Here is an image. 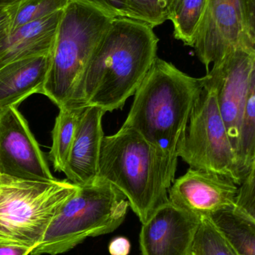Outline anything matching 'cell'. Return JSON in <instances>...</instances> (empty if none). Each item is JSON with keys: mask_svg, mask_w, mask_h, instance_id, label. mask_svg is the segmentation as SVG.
<instances>
[{"mask_svg": "<svg viewBox=\"0 0 255 255\" xmlns=\"http://www.w3.org/2000/svg\"><path fill=\"white\" fill-rule=\"evenodd\" d=\"M158 43L150 25L114 17L70 103L97 106L106 113L122 109L157 58Z\"/></svg>", "mask_w": 255, "mask_h": 255, "instance_id": "obj_1", "label": "cell"}, {"mask_svg": "<svg viewBox=\"0 0 255 255\" xmlns=\"http://www.w3.org/2000/svg\"><path fill=\"white\" fill-rule=\"evenodd\" d=\"M202 88L201 78L192 77L157 57L133 95L122 126L139 132L161 152L173 177L190 115Z\"/></svg>", "mask_w": 255, "mask_h": 255, "instance_id": "obj_2", "label": "cell"}, {"mask_svg": "<svg viewBox=\"0 0 255 255\" xmlns=\"http://www.w3.org/2000/svg\"><path fill=\"white\" fill-rule=\"evenodd\" d=\"M97 178L125 196L142 224L169 202V189L175 181L161 152L139 132L124 127L103 136Z\"/></svg>", "mask_w": 255, "mask_h": 255, "instance_id": "obj_3", "label": "cell"}, {"mask_svg": "<svg viewBox=\"0 0 255 255\" xmlns=\"http://www.w3.org/2000/svg\"><path fill=\"white\" fill-rule=\"evenodd\" d=\"M113 18L79 0H71L63 10L42 92L58 108L73 100Z\"/></svg>", "mask_w": 255, "mask_h": 255, "instance_id": "obj_4", "label": "cell"}, {"mask_svg": "<svg viewBox=\"0 0 255 255\" xmlns=\"http://www.w3.org/2000/svg\"><path fill=\"white\" fill-rule=\"evenodd\" d=\"M78 187L31 255L67 253L87 238L111 233L122 224L129 203L118 189L100 178Z\"/></svg>", "mask_w": 255, "mask_h": 255, "instance_id": "obj_5", "label": "cell"}, {"mask_svg": "<svg viewBox=\"0 0 255 255\" xmlns=\"http://www.w3.org/2000/svg\"><path fill=\"white\" fill-rule=\"evenodd\" d=\"M78 186L0 175V244L34 250Z\"/></svg>", "mask_w": 255, "mask_h": 255, "instance_id": "obj_6", "label": "cell"}, {"mask_svg": "<svg viewBox=\"0 0 255 255\" xmlns=\"http://www.w3.org/2000/svg\"><path fill=\"white\" fill-rule=\"evenodd\" d=\"M202 84L178 157L191 169L225 175L239 186L243 180L235 149L219 109L215 90L202 80Z\"/></svg>", "mask_w": 255, "mask_h": 255, "instance_id": "obj_7", "label": "cell"}, {"mask_svg": "<svg viewBox=\"0 0 255 255\" xmlns=\"http://www.w3.org/2000/svg\"><path fill=\"white\" fill-rule=\"evenodd\" d=\"M255 0H208L193 49L208 72L236 47L255 49Z\"/></svg>", "mask_w": 255, "mask_h": 255, "instance_id": "obj_8", "label": "cell"}, {"mask_svg": "<svg viewBox=\"0 0 255 255\" xmlns=\"http://www.w3.org/2000/svg\"><path fill=\"white\" fill-rule=\"evenodd\" d=\"M255 79V49H231L202 78L214 88L217 104L236 154L241 120L252 81Z\"/></svg>", "mask_w": 255, "mask_h": 255, "instance_id": "obj_9", "label": "cell"}, {"mask_svg": "<svg viewBox=\"0 0 255 255\" xmlns=\"http://www.w3.org/2000/svg\"><path fill=\"white\" fill-rule=\"evenodd\" d=\"M0 175L54 181L47 161L17 108L0 110Z\"/></svg>", "mask_w": 255, "mask_h": 255, "instance_id": "obj_10", "label": "cell"}, {"mask_svg": "<svg viewBox=\"0 0 255 255\" xmlns=\"http://www.w3.org/2000/svg\"><path fill=\"white\" fill-rule=\"evenodd\" d=\"M238 189V184L229 177L190 168L175 179L168 194L174 205L202 220L234 208Z\"/></svg>", "mask_w": 255, "mask_h": 255, "instance_id": "obj_11", "label": "cell"}, {"mask_svg": "<svg viewBox=\"0 0 255 255\" xmlns=\"http://www.w3.org/2000/svg\"><path fill=\"white\" fill-rule=\"evenodd\" d=\"M201 220L170 201L142 223L139 244L142 255H190Z\"/></svg>", "mask_w": 255, "mask_h": 255, "instance_id": "obj_12", "label": "cell"}, {"mask_svg": "<svg viewBox=\"0 0 255 255\" xmlns=\"http://www.w3.org/2000/svg\"><path fill=\"white\" fill-rule=\"evenodd\" d=\"M106 112L88 106L79 118L64 172L76 186L91 184L98 177L99 157L104 133L102 120Z\"/></svg>", "mask_w": 255, "mask_h": 255, "instance_id": "obj_13", "label": "cell"}, {"mask_svg": "<svg viewBox=\"0 0 255 255\" xmlns=\"http://www.w3.org/2000/svg\"><path fill=\"white\" fill-rule=\"evenodd\" d=\"M50 64V54L9 63L0 68V110L18 107L34 94H41Z\"/></svg>", "mask_w": 255, "mask_h": 255, "instance_id": "obj_14", "label": "cell"}, {"mask_svg": "<svg viewBox=\"0 0 255 255\" xmlns=\"http://www.w3.org/2000/svg\"><path fill=\"white\" fill-rule=\"evenodd\" d=\"M62 13L25 24L0 37V68L18 60L50 54Z\"/></svg>", "mask_w": 255, "mask_h": 255, "instance_id": "obj_15", "label": "cell"}, {"mask_svg": "<svg viewBox=\"0 0 255 255\" xmlns=\"http://www.w3.org/2000/svg\"><path fill=\"white\" fill-rule=\"evenodd\" d=\"M208 219L238 255H255V220L233 208L219 211Z\"/></svg>", "mask_w": 255, "mask_h": 255, "instance_id": "obj_16", "label": "cell"}, {"mask_svg": "<svg viewBox=\"0 0 255 255\" xmlns=\"http://www.w3.org/2000/svg\"><path fill=\"white\" fill-rule=\"evenodd\" d=\"M88 106L67 103L59 107L52 131V143L49 159L57 172L64 171L81 115Z\"/></svg>", "mask_w": 255, "mask_h": 255, "instance_id": "obj_17", "label": "cell"}, {"mask_svg": "<svg viewBox=\"0 0 255 255\" xmlns=\"http://www.w3.org/2000/svg\"><path fill=\"white\" fill-rule=\"evenodd\" d=\"M207 3L208 0H174L171 4L169 20L173 23L174 37L185 46L193 47Z\"/></svg>", "mask_w": 255, "mask_h": 255, "instance_id": "obj_18", "label": "cell"}, {"mask_svg": "<svg viewBox=\"0 0 255 255\" xmlns=\"http://www.w3.org/2000/svg\"><path fill=\"white\" fill-rule=\"evenodd\" d=\"M236 157L238 169L244 180L255 166V79L250 85L241 120Z\"/></svg>", "mask_w": 255, "mask_h": 255, "instance_id": "obj_19", "label": "cell"}, {"mask_svg": "<svg viewBox=\"0 0 255 255\" xmlns=\"http://www.w3.org/2000/svg\"><path fill=\"white\" fill-rule=\"evenodd\" d=\"M71 0H22L7 7L10 12V32L29 22L64 10Z\"/></svg>", "mask_w": 255, "mask_h": 255, "instance_id": "obj_20", "label": "cell"}, {"mask_svg": "<svg viewBox=\"0 0 255 255\" xmlns=\"http://www.w3.org/2000/svg\"><path fill=\"white\" fill-rule=\"evenodd\" d=\"M190 255H238L208 218L201 220Z\"/></svg>", "mask_w": 255, "mask_h": 255, "instance_id": "obj_21", "label": "cell"}, {"mask_svg": "<svg viewBox=\"0 0 255 255\" xmlns=\"http://www.w3.org/2000/svg\"><path fill=\"white\" fill-rule=\"evenodd\" d=\"M128 18L155 28L169 20V0H126Z\"/></svg>", "mask_w": 255, "mask_h": 255, "instance_id": "obj_22", "label": "cell"}, {"mask_svg": "<svg viewBox=\"0 0 255 255\" xmlns=\"http://www.w3.org/2000/svg\"><path fill=\"white\" fill-rule=\"evenodd\" d=\"M234 209L255 220V166L238 186Z\"/></svg>", "mask_w": 255, "mask_h": 255, "instance_id": "obj_23", "label": "cell"}, {"mask_svg": "<svg viewBox=\"0 0 255 255\" xmlns=\"http://www.w3.org/2000/svg\"><path fill=\"white\" fill-rule=\"evenodd\" d=\"M101 10L112 17H127L126 0H79Z\"/></svg>", "mask_w": 255, "mask_h": 255, "instance_id": "obj_24", "label": "cell"}, {"mask_svg": "<svg viewBox=\"0 0 255 255\" xmlns=\"http://www.w3.org/2000/svg\"><path fill=\"white\" fill-rule=\"evenodd\" d=\"M130 241L127 238L118 237L111 241L109 246V254L111 255H128L130 254Z\"/></svg>", "mask_w": 255, "mask_h": 255, "instance_id": "obj_25", "label": "cell"}, {"mask_svg": "<svg viewBox=\"0 0 255 255\" xmlns=\"http://www.w3.org/2000/svg\"><path fill=\"white\" fill-rule=\"evenodd\" d=\"M32 250L24 246L0 244V255H30Z\"/></svg>", "mask_w": 255, "mask_h": 255, "instance_id": "obj_26", "label": "cell"}, {"mask_svg": "<svg viewBox=\"0 0 255 255\" xmlns=\"http://www.w3.org/2000/svg\"><path fill=\"white\" fill-rule=\"evenodd\" d=\"M10 15L8 8L0 10V37L10 32Z\"/></svg>", "mask_w": 255, "mask_h": 255, "instance_id": "obj_27", "label": "cell"}, {"mask_svg": "<svg viewBox=\"0 0 255 255\" xmlns=\"http://www.w3.org/2000/svg\"><path fill=\"white\" fill-rule=\"evenodd\" d=\"M22 0H0V10H4L7 7H11L17 4Z\"/></svg>", "mask_w": 255, "mask_h": 255, "instance_id": "obj_28", "label": "cell"}, {"mask_svg": "<svg viewBox=\"0 0 255 255\" xmlns=\"http://www.w3.org/2000/svg\"><path fill=\"white\" fill-rule=\"evenodd\" d=\"M174 0H169V4H170V5H171V4H172V1H173Z\"/></svg>", "mask_w": 255, "mask_h": 255, "instance_id": "obj_29", "label": "cell"}]
</instances>
